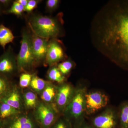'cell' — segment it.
I'll return each instance as SVG.
<instances>
[{"instance_id":"cell-27","label":"cell","mask_w":128,"mask_h":128,"mask_svg":"<svg viewBox=\"0 0 128 128\" xmlns=\"http://www.w3.org/2000/svg\"><path fill=\"white\" fill-rule=\"evenodd\" d=\"M40 2V1L38 0H28L27 5L25 8L24 11L28 13H31L34 9L36 8Z\"/></svg>"},{"instance_id":"cell-1","label":"cell","mask_w":128,"mask_h":128,"mask_svg":"<svg viewBox=\"0 0 128 128\" xmlns=\"http://www.w3.org/2000/svg\"><path fill=\"white\" fill-rule=\"evenodd\" d=\"M90 34L99 52L128 71V0L108 2L94 16Z\"/></svg>"},{"instance_id":"cell-31","label":"cell","mask_w":128,"mask_h":128,"mask_svg":"<svg viewBox=\"0 0 128 128\" xmlns=\"http://www.w3.org/2000/svg\"><path fill=\"white\" fill-rule=\"evenodd\" d=\"M4 126V124L2 121L0 119V128H3Z\"/></svg>"},{"instance_id":"cell-20","label":"cell","mask_w":128,"mask_h":128,"mask_svg":"<svg viewBox=\"0 0 128 128\" xmlns=\"http://www.w3.org/2000/svg\"><path fill=\"white\" fill-rule=\"evenodd\" d=\"M73 62L71 60H68L60 63L57 67L62 74L64 76L70 73L73 68Z\"/></svg>"},{"instance_id":"cell-26","label":"cell","mask_w":128,"mask_h":128,"mask_svg":"<svg viewBox=\"0 0 128 128\" xmlns=\"http://www.w3.org/2000/svg\"><path fill=\"white\" fill-rule=\"evenodd\" d=\"M60 1L59 0H48L46 2V8L50 12H52L58 7Z\"/></svg>"},{"instance_id":"cell-7","label":"cell","mask_w":128,"mask_h":128,"mask_svg":"<svg viewBox=\"0 0 128 128\" xmlns=\"http://www.w3.org/2000/svg\"><path fill=\"white\" fill-rule=\"evenodd\" d=\"M66 57L62 43L58 38L49 41L45 62L50 65L63 60Z\"/></svg>"},{"instance_id":"cell-30","label":"cell","mask_w":128,"mask_h":128,"mask_svg":"<svg viewBox=\"0 0 128 128\" xmlns=\"http://www.w3.org/2000/svg\"><path fill=\"white\" fill-rule=\"evenodd\" d=\"M11 1L10 0H0V4L4 6H8L10 4Z\"/></svg>"},{"instance_id":"cell-6","label":"cell","mask_w":128,"mask_h":128,"mask_svg":"<svg viewBox=\"0 0 128 128\" xmlns=\"http://www.w3.org/2000/svg\"><path fill=\"white\" fill-rule=\"evenodd\" d=\"M108 96L98 91L87 92L85 97L86 115L94 114L106 106Z\"/></svg>"},{"instance_id":"cell-13","label":"cell","mask_w":128,"mask_h":128,"mask_svg":"<svg viewBox=\"0 0 128 128\" xmlns=\"http://www.w3.org/2000/svg\"><path fill=\"white\" fill-rule=\"evenodd\" d=\"M17 112L16 108L6 104L0 102V119L4 124L11 120V118Z\"/></svg>"},{"instance_id":"cell-10","label":"cell","mask_w":128,"mask_h":128,"mask_svg":"<svg viewBox=\"0 0 128 128\" xmlns=\"http://www.w3.org/2000/svg\"><path fill=\"white\" fill-rule=\"evenodd\" d=\"M75 89L68 84H64L60 86L56 94L57 105L60 108H65L73 98Z\"/></svg>"},{"instance_id":"cell-19","label":"cell","mask_w":128,"mask_h":128,"mask_svg":"<svg viewBox=\"0 0 128 128\" xmlns=\"http://www.w3.org/2000/svg\"><path fill=\"white\" fill-rule=\"evenodd\" d=\"M56 95V89L54 86H48L45 88L41 96V98L44 101L50 102L53 100Z\"/></svg>"},{"instance_id":"cell-15","label":"cell","mask_w":128,"mask_h":128,"mask_svg":"<svg viewBox=\"0 0 128 128\" xmlns=\"http://www.w3.org/2000/svg\"><path fill=\"white\" fill-rule=\"evenodd\" d=\"M10 90L0 100V102L6 104L17 109L20 106V99L18 92L15 89Z\"/></svg>"},{"instance_id":"cell-9","label":"cell","mask_w":128,"mask_h":128,"mask_svg":"<svg viewBox=\"0 0 128 128\" xmlns=\"http://www.w3.org/2000/svg\"><path fill=\"white\" fill-rule=\"evenodd\" d=\"M16 64V56L10 47L0 56V76H4L13 73Z\"/></svg>"},{"instance_id":"cell-11","label":"cell","mask_w":128,"mask_h":128,"mask_svg":"<svg viewBox=\"0 0 128 128\" xmlns=\"http://www.w3.org/2000/svg\"><path fill=\"white\" fill-rule=\"evenodd\" d=\"M38 120L41 128H50L56 122L55 114L50 108L41 104L37 110Z\"/></svg>"},{"instance_id":"cell-4","label":"cell","mask_w":128,"mask_h":128,"mask_svg":"<svg viewBox=\"0 0 128 128\" xmlns=\"http://www.w3.org/2000/svg\"><path fill=\"white\" fill-rule=\"evenodd\" d=\"M20 49L16 56L17 64L18 68L25 69L29 68L36 63L32 44L31 32L30 28H25L22 33Z\"/></svg>"},{"instance_id":"cell-23","label":"cell","mask_w":128,"mask_h":128,"mask_svg":"<svg viewBox=\"0 0 128 128\" xmlns=\"http://www.w3.org/2000/svg\"><path fill=\"white\" fill-rule=\"evenodd\" d=\"M25 102L26 105L28 107L34 106L36 102V96L32 92H28L25 94Z\"/></svg>"},{"instance_id":"cell-2","label":"cell","mask_w":128,"mask_h":128,"mask_svg":"<svg viewBox=\"0 0 128 128\" xmlns=\"http://www.w3.org/2000/svg\"><path fill=\"white\" fill-rule=\"evenodd\" d=\"M60 14L55 17L34 14L28 19V28L38 36L50 40L62 36L63 23Z\"/></svg>"},{"instance_id":"cell-22","label":"cell","mask_w":128,"mask_h":128,"mask_svg":"<svg viewBox=\"0 0 128 128\" xmlns=\"http://www.w3.org/2000/svg\"><path fill=\"white\" fill-rule=\"evenodd\" d=\"M10 90L8 81L6 77L0 76V100Z\"/></svg>"},{"instance_id":"cell-28","label":"cell","mask_w":128,"mask_h":128,"mask_svg":"<svg viewBox=\"0 0 128 128\" xmlns=\"http://www.w3.org/2000/svg\"><path fill=\"white\" fill-rule=\"evenodd\" d=\"M74 128H95L90 124L86 122V120L79 125Z\"/></svg>"},{"instance_id":"cell-3","label":"cell","mask_w":128,"mask_h":128,"mask_svg":"<svg viewBox=\"0 0 128 128\" xmlns=\"http://www.w3.org/2000/svg\"><path fill=\"white\" fill-rule=\"evenodd\" d=\"M87 92L86 87L80 85L75 89L73 98L65 109L67 119L76 128L85 121L86 113L85 97Z\"/></svg>"},{"instance_id":"cell-16","label":"cell","mask_w":128,"mask_h":128,"mask_svg":"<svg viewBox=\"0 0 128 128\" xmlns=\"http://www.w3.org/2000/svg\"><path fill=\"white\" fill-rule=\"evenodd\" d=\"M15 38L11 30L4 25H0V45L5 49L7 44L12 42Z\"/></svg>"},{"instance_id":"cell-12","label":"cell","mask_w":128,"mask_h":128,"mask_svg":"<svg viewBox=\"0 0 128 128\" xmlns=\"http://www.w3.org/2000/svg\"><path fill=\"white\" fill-rule=\"evenodd\" d=\"M3 128H36L34 123L29 118L22 117L12 120L4 124Z\"/></svg>"},{"instance_id":"cell-17","label":"cell","mask_w":128,"mask_h":128,"mask_svg":"<svg viewBox=\"0 0 128 128\" xmlns=\"http://www.w3.org/2000/svg\"><path fill=\"white\" fill-rule=\"evenodd\" d=\"M50 80L58 83H62L65 80V77L60 72L58 67L54 66L50 70L48 73Z\"/></svg>"},{"instance_id":"cell-14","label":"cell","mask_w":128,"mask_h":128,"mask_svg":"<svg viewBox=\"0 0 128 128\" xmlns=\"http://www.w3.org/2000/svg\"><path fill=\"white\" fill-rule=\"evenodd\" d=\"M118 128H128V101L123 102L118 109Z\"/></svg>"},{"instance_id":"cell-25","label":"cell","mask_w":128,"mask_h":128,"mask_svg":"<svg viewBox=\"0 0 128 128\" xmlns=\"http://www.w3.org/2000/svg\"><path fill=\"white\" fill-rule=\"evenodd\" d=\"M50 128H73L72 124L67 119L60 120L56 121Z\"/></svg>"},{"instance_id":"cell-5","label":"cell","mask_w":128,"mask_h":128,"mask_svg":"<svg viewBox=\"0 0 128 128\" xmlns=\"http://www.w3.org/2000/svg\"><path fill=\"white\" fill-rule=\"evenodd\" d=\"M89 123L95 128H118V109L111 107L107 108L94 117Z\"/></svg>"},{"instance_id":"cell-24","label":"cell","mask_w":128,"mask_h":128,"mask_svg":"<svg viewBox=\"0 0 128 128\" xmlns=\"http://www.w3.org/2000/svg\"><path fill=\"white\" fill-rule=\"evenodd\" d=\"M32 76L29 73H24L21 75L20 78V85L22 88L28 87L30 84Z\"/></svg>"},{"instance_id":"cell-8","label":"cell","mask_w":128,"mask_h":128,"mask_svg":"<svg viewBox=\"0 0 128 128\" xmlns=\"http://www.w3.org/2000/svg\"><path fill=\"white\" fill-rule=\"evenodd\" d=\"M30 30L32 50L35 61L36 63L45 61L49 40L40 38Z\"/></svg>"},{"instance_id":"cell-18","label":"cell","mask_w":128,"mask_h":128,"mask_svg":"<svg viewBox=\"0 0 128 128\" xmlns=\"http://www.w3.org/2000/svg\"><path fill=\"white\" fill-rule=\"evenodd\" d=\"M24 9L25 8L24 6L16 0L13 2L10 8L5 11L4 12L8 14H14L20 16H22L24 12H25Z\"/></svg>"},{"instance_id":"cell-21","label":"cell","mask_w":128,"mask_h":128,"mask_svg":"<svg viewBox=\"0 0 128 128\" xmlns=\"http://www.w3.org/2000/svg\"><path fill=\"white\" fill-rule=\"evenodd\" d=\"M30 85L33 89L40 91L43 89L46 85L45 81L37 76L32 77Z\"/></svg>"},{"instance_id":"cell-29","label":"cell","mask_w":128,"mask_h":128,"mask_svg":"<svg viewBox=\"0 0 128 128\" xmlns=\"http://www.w3.org/2000/svg\"><path fill=\"white\" fill-rule=\"evenodd\" d=\"M16 1L25 8L27 5L28 0H17Z\"/></svg>"},{"instance_id":"cell-32","label":"cell","mask_w":128,"mask_h":128,"mask_svg":"<svg viewBox=\"0 0 128 128\" xmlns=\"http://www.w3.org/2000/svg\"></svg>"}]
</instances>
